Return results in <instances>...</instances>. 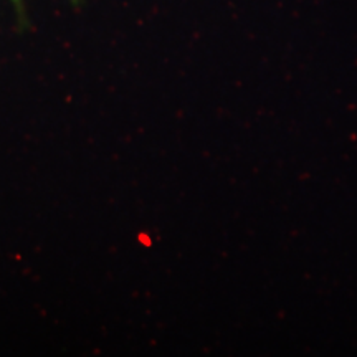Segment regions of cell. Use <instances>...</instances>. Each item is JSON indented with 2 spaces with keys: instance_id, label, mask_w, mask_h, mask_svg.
<instances>
[{
  "instance_id": "cell-1",
  "label": "cell",
  "mask_w": 357,
  "mask_h": 357,
  "mask_svg": "<svg viewBox=\"0 0 357 357\" xmlns=\"http://www.w3.org/2000/svg\"><path fill=\"white\" fill-rule=\"evenodd\" d=\"M13 2H19V0H13Z\"/></svg>"
}]
</instances>
